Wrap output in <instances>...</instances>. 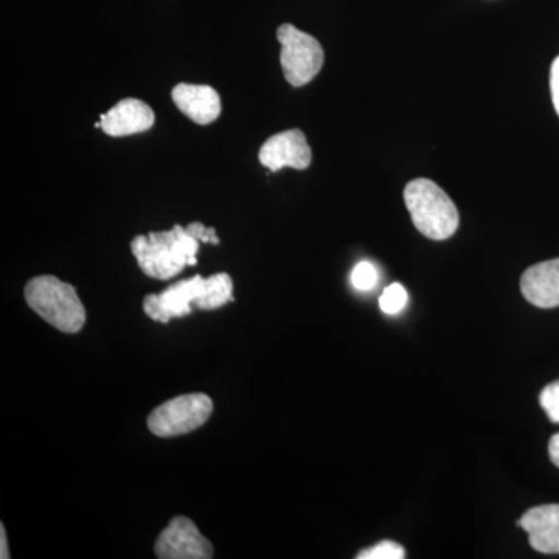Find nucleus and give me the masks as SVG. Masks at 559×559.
Here are the masks:
<instances>
[{
	"instance_id": "f257e3e1",
	"label": "nucleus",
	"mask_w": 559,
	"mask_h": 559,
	"mask_svg": "<svg viewBox=\"0 0 559 559\" xmlns=\"http://www.w3.org/2000/svg\"><path fill=\"white\" fill-rule=\"evenodd\" d=\"M201 242L219 245L213 227L201 223L175 226L171 230L151 231L131 241V250L143 274L151 278L170 280L186 266H197Z\"/></svg>"
},
{
	"instance_id": "f03ea898",
	"label": "nucleus",
	"mask_w": 559,
	"mask_h": 559,
	"mask_svg": "<svg viewBox=\"0 0 559 559\" xmlns=\"http://www.w3.org/2000/svg\"><path fill=\"white\" fill-rule=\"evenodd\" d=\"M231 293L234 283L226 272L209 278L194 275L193 278L180 280L164 293L146 296L143 300V311L156 322L168 323L171 319L191 314L194 308L205 311L218 310L234 301Z\"/></svg>"
},
{
	"instance_id": "7ed1b4c3",
	"label": "nucleus",
	"mask_w": 559,
	"mask_h": 559,
	"mask_svg": "<svg viewBox=\"0 0 559 559\" xmlns=\"http://www.w3.org/2000/svg\"><path fill=\"white\" fill-rule=\"evenodd\" d=\"M25 300L36 314L62 333H79L86 323V310L76 289L53 275H39L25 286Z\"/></svg>"
},
{
	"instance_id": "20e7f679",
	"label": "nucleus",
	"mask_w": 559,
	"mask_h": 559,
	"mask_svg": "<svg viewBox=\"0 0 559 559\" xmlns=\"http://www.w3.org/2000/svg\"><path fill=\"white\" fill-rule=\"evenodd\" d=\"M404 202L419 234L433 241L451 238L459 229L454 202L429 179H415L404 189Z\"/></svg>"
},
{
	"instance_id": "39448f33",
	"label": "nucleus",
	"mask_w": 559,
	"mask_h": 559,
	"mask_svg": "<svg viewBox=\"0 0 559 559\" xmlns=\"http://www.w3.org/2000/svg\"><path fill=\"white\" fill-rule=\"evenodd\" d=\"M277 38L282 46L280 62L286 81L294 87L311 83L325 61L319 40L290 24L280 25Z\"/></svg>"
},
{
	"instance_id": "423d86ee",
	"label": "nucleus",
	"mask_w": 559,
	"mask_h": 559,
	"mask_svg": "<svg viewBox=\"0 0 559 559\" xmlns=\"http://www.w3.org/2000/svg\"><path fill=\"white\" fill-rule=\"evenodd\" d=\"M212 412L213 401L205 393L176 396L151 412L148 429L162 439L186 436L205 425Z\"/></svg>"
},
{
	"instance_id": "0eeeda50",
	"label": "nucleus",
	"mask_w": 559,
	"mask_h": 559,
	"mask_svg": "<svg viewBox=\"0 0 559 559\" xmlns=\"http://www.w3.org/2000/svg\"><path fill=\"white\" fill-rule=\"evenodd\" d=\"M160 559H209L213 557L210 540L202 536L197 524L186 516L173 518L154 546Z\"/></svg>"
},
{
	"instance_id": "6e6552de",
	"label": "nucleus",
	"mask_w": 559,
	"mask_h": 559,
	"mask_svg": "<svg viewBox=\"0 0 559 559\" xmlns=\"http://www.w3.org/2000/svg\"><path fill=\"white\" fill-rule=\"evenodd\" d=\"M259 159L272 173L285 167L307 170L311 165L312 154L304 132L288 130L267 139L260 148Z\"/></svg>"
},
{
	"instance_id": "1a4fd4ad",
	"label": "nucleus",
	"mask_w": 559,
	"mask_h": 559,
	"mask_svg": "<svg viewBox=\"0 0 559 559\" xmlns=\"http://www.w3.org/2000/svg\"><path fill=\"white\" fill-rule=\"evenodd\" d=\"M102 130L110 138L139 134L153 128L156 116L151 106L138 98H124L100 117Z\"/></svg>"
},
{
	"instance_id": "9d476101",
	"label": "nucleus",
	"mask_w": 559,
	"mask_h": 559,
	"mask_svg": "<svg viewBox=\"0 0 559 559\" xmlns=\"http://www.w3.org/2000/svg\"><path fill=\"white\" fill-rule=\"evenodd\" d=\"M171 98L180 112L194 123L210 124L218 120L221 97L213 87L180 83L171 91Z\"/></svg>"
},
{
	"instance_id": "9b49d317",
	"label": "nucleus",
	"mask_w": 559,
	"mask_h": 559,
	"mask_svg": "<svg viewBox=\"0 0 559 559\" xmlns=\"http://www.w3.org/2000/svg\"><path fill=\"white\" fill-rule=\"evenodd\" d=\"M522 296L538 308L559 307V259L543 261L524 272Z\"/></svg>"
},
{
	"instance_id": "f8f14e48",
	"label": "nucleus",
	"mask_w": 559,
	"mask_h": 559,
	"mask_svg": "<svg viewBox=\"0 0 559 559\" xmlns=\"http://www.w3.org/2000/svg\"><path fill=\"white\" fill-rule=\"evenodd\" d=\"M518 525L528 533L533 549L540 554H559V503L530 509Z\"/></svg>"
},
{
	"instance_id": "ddd939ff",
	"label": "nucleus",
	"mask_w": 559,
	"mask_h": 559,
	"mask_svg": "<svg viewBox=\"0 0 559 559\" xmlns=\"http://www.w3.org/2000/svg\"><path fill=\"white\" fill-rule=\"evenodd\" d=\"M407 299H409V296H407V290L404 289V286L400 285V283H393V285L384 289L380 297L381 311L388 316L400 314L406 308Z\"/></svg>"
},
{
	"instance_id": "4468645a",
	"label": "nucleus",
	"mask_w": 559,
	"mask_h": 559,
	"mask_svg": "<svg viewBox=\"0 0 559 559\" xmlns=\"http://www.w3.org/2000/svg\"><path fill=\"white\" fill-rule=\"evenodd\" d=\"M406 558V550L395 540H381L377 546L362 550L358 559H403Z\"/></svg>"
},
{
	"instance_id": "2eb2a0df",
	"label": "nucleus",
	"mask_w": 559,
	"mask_h": 559,
	"mask_svg": "<svg viewBox=\"0 0 559 559\" xmlns=\"http://www.w3.org/2000/svg\"><path fill=\"white\" fill-rule=\"evenodd\" d=\"M378 283V271L373 264L369 263V261H360L359 264H356L355 270L352 272V285L355 286V289L362 290H371L377 286Z\"/></svg>"
},
{
	"instance_id": "dca6fc26",
	"label": "nucleus",
	"mask_w": 559,
	"mask_h": 559,
	"mask_svg": "<svg viewBox=\"0 0 559 559\" xmlns=\"http://www.w3.org/2000/svg\"><path fill=\"white\" fill-rule=\"evenodd\" d=\"M540 407L551 423H559V381L551 382L539 395Z\"/></svg>"
},
{
	"instance_id": "f3484780",
	"label": "nucleus",
	"mask_w": 559,
	"mask_h": 559,
	"mask_svg": "<svg viewBox=\"0 0 559 559\" xmlns=\"http://www.w3.org/2000/svg\"><path fill=\"white\" fill-rule=\"evenodd\" d=\"M550 91L555 110L559 116V57L554 61L550 69Z\"/></svg>"
},
{
	"instance_id": "a211bd4d",
	"label": "nucleus",
	"mask_w": 559,
	"mask_h": 559,
	"mask_svg": "<svg viewBox=\"0 0 559 559\" xmlns=\"http://www.w3.org/2000/svg\"><path fill=\"white\" fill-rule=\"evenodd\" d=\"M549 455L551 463L559 468V433H555L549 441Z\"/></svg>"
},
{
	"instance_id": "6ab92c4d",
	"label": "nucleus",
	"mask_w": 559,
	"mask_h": 559,
	"mask_svg": "<svg viewBox=\"0 0 559 559\" xmlns=\"http://www.w3.org/2000/svg\"><path fill=\"white\" fill-rule=\"evenodd\" d=\"M0 546H2V549H0V558L9 559V544H7L5 527H3V524H0Z\"/></svg>"
}]
</instances>
